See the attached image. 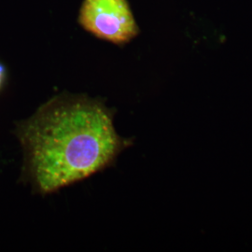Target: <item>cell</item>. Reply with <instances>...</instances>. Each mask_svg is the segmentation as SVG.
I'll list each match as a JSON object with an SVG mask.
<instances>
[{
    "label": "cell",
    "instance_id": "3",
    "mask_svg": "<svg viewBox=\"0 0 252 252\" xmlns=\"http://www.w3.org/2000/svg\"><path fill=\"white\" fill-rule=\"evenodd\" d=\"M6 80V67L4 66V64L0 63V90L4 85V82Z\"/></svg>",
    "mask_w": 252,
    "mask_h": 252
},
{
    "label": "cell",
    "instance_id": "1",
    "mask_svg": "<svg viewBox=\"0 0 252 252\" xmlns=\"http://www.w3.org/2000/svg\"><path fill=\"white\" fill-rule=\"evenodd\" d=\"M102 101L63 94L48 101L15 135L25 153L22 178L42 195L89 178L132 144L118 135Z\"/></svg>",
    "mask_w": 252,
    "mask_h": 252
},
{
    "label": "cell",
    "instance_id": "2",
    "mask_svg": "<svg viewBox=\"0 0 252 252\" xmlns=\"http://www.w3.org/2000/svg\"><path fill=\"white\" fill-rule=\"evenodd\" d=\"M79 20L86 31L117 45L128 43L139 32L126 0H84Z\"/></svg>",
    "mask_w": 252,
    "mask_h": 252
}]
</instances>
